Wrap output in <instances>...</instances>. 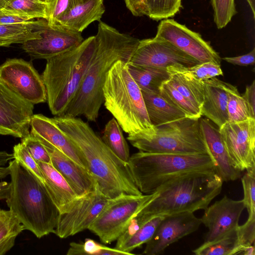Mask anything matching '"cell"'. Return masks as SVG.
<instances>
[{
    "instance_id": "6da1fadb",
    "label": "cell",
    "mask_w": 255,
    "mask_h": 255,
    "mask_svg": "<svg viewBox=\"0 0 255 255\" xmlns=\"http://www.w3.org/2000/svg\"><path fill=\"white\" fill-rule=\"evenodd\" d=\"M95 36L96 47L93 58L63 115L83 116L92 122L97 121L104 103L103 88L109 71L119 60L128 63L139 41L100 21Z\"/></svg>"
},
{
    "instance_id": "7a4b0ae2",
    "label": "cell",
    "mask_w": 255,
    "mask_h": 255,
    "mask_svg": "<svg viewBox=\"0 0 255 255\" xmlns=\"http://www.w3.org/2000/svg\"><path fill=\"white\" fill-rule=\"evenodd\" d=\"M53 119L80 151L87 169L107 198L143 194L135 184L128 163L116 156L87 123L65 115Z\"/></svg>"
},
{
    "instance_id": "3957f363",
    "label": "cell",
    "mask_w": 255,
    "mask_h": 255,
    "mask_svg": "<svg viewBox=\"0 0 255 255\" xmlns=\"http://www.w3.org/2000/svg\"><path fill=\"white\" fill-rule=\"evenodd\" d=\"M223 181L215 171H193L165 182L157 195L134 217L141 227L157 216L205 210L221 192Z\"/></svg>"
},
{
    "instance_id": "277c9868",
    "label": "cell",
    "mask_w": 255,
    "mask_h": 255,
    "mask_svg": "<svg viewBox=\"0 0 255 255\" xmlns=\"http://www.w3.org/2000/svg\"><path fill=\"white\" fill-rule=\"evenodd\" d=\"M8 167L10 190L6 202L9 210L37 238L54 233L60 213L44 184L14 159Z\"/></svg>"
},
{
    "instance_id": "5b68a950",
    "label": "cell",
    "mask_w": 255,
    "mask_h": 255,
    "mask_svg": "<svg viewBox=\"0 0 255 255\" xmlns=\"http://www.w3.org/2000/svg\"><path fill=\"white\" fill-rule=\"evenodd\" d=\"M127 63L116 62L103 88L104 104L123 130L131 136L148 139L155 132L146 111L141 91L129 73Z\"/></svg>"
},
{
    "instance_id": "8992f818",
    "label": "cell",
    "mask_w": 255,
    "mask_h": 255,
    "mask_svg": "<svg viewBox=\"0 0 255 255\" xmlns=\"http://www.w3.org/2000/svg\"><path fill=\"white\" fill-rule=\"evenodd\" d=\"M96 47L95 35L84 39L76 47L46 60L41 76L52 115L64 114L81 84Z\"/></svg>"
},
{
    "instance_id": "52a82bcc",
    "label": "cell",
    "mask_w": 255,
    "mask_h": 255,
    "mask_svg": "<svg viewBox=\"0 0 255 255\" xmlns=\"http://www.w3.org/2000/svg\"><path fill=\"white\" fill-rule=\"evenodd\" d=\"M129 167L136 185L142 193L150 194L169 179L193 171H215L208 154H182L139 151L130 156Z\"/></svg>"
},
{
    "instance_id": "ba28073f",
    "label": "cell",
    "mask_w": 255,
    "mask_h": 255,
    "mask_svg": "<svg viewBox=\"0 0 255 255\" xmlns=\"http://www.w3.org/2000/svg\"><path fill=\"white\" fill-rule=\"evenodd\" d=\"M155 129L154 135L150 138L128 134L127 139L142 152L209 155L201 132L200 119L185 117Z\"/></svg>"
},
{
    "instance_id": "9c48e42d",
    "label": "cell",
    "mask_w": 255,
    "mask_h": 255,
    "mask_svg": "<svg viewBox=\"0 0 255 255\" xmlns=\"http://www.w3.org/2000/svg\"><path fill=\"white\" fill-rule=\"evenodd\" d=\"M122 194L109 202L88 230L105 244L116 241L125 231L132 219L157 195Z\"/></svg>"
},
{
    "instance_id": "30bf717a",
    "label": "cell",
    "mask_w": 255,
    "mask_h": 255,
    "mask_svg": "<svg viewBox=\"0 0 255 255\" xmlns=\"http://www.w3.org/2000/svg\"><path fill=\"white\" fill-rule=\"evenodd\" d=\"M0 81L33 105L47 101L41 76L29 62L21 58L7 59L0 65Z\"/></svg>"
},
{
    "instance_id": "8fae6325",
    "label": "cell",
    "mask_w": 255,
    "mask_h": 255,
    "mask_svg": "<svg viewBox=\"0 0 255 255\" xmlns=\"http://www.w3.org/2000/svg\"><path fill=\"white\" fill-rule=\"evenodd\" d=\"M219 129L233 166L241 172L255 168V119L227 122Z\"/></svg>"
},
{
    "instance_id": "7c38bea8",
    "label": "cell",
    "mask_w": 255,
    "mask_h": 255,
    "mask_svg": "<svg viewBox=\"0 0 255 255\" xmlns=\"http://www.w3.org/2000/svg\"><path fill=\"white\" fill-rule=\"evenodd\" d=\"M154 37L169 41L200 63L221 64V58L219 53L210 43L205 41L199 33L173 19L161 20Z\"/></svg>"
},
{
    "instance_id": "4fadbf2b",
    "label": "cell",
    "mask_w": 255,
    "mask_h": 255,
    "mask_svg": "<svg viewBox=\"0 0 255 255\" xmlns=\"http://www.w3.org/2000/svg\"><path fill=\"white\" fill-rule=\"evenodd\" d=\"M109 200L98 186L94 191L79 198L69 212L60 214L54 234L64 239L88 229Z\"/></svg>"
},
{
    "instance_id": "5bb4252c",
    "label": "cell",
    "mask_w": 255,
    "mask_h": 255,
    "mask_svg": "<svg viewBox=\"0 0 255 255\" xmlns=\"http://www.w3.org/2000/svg\"><path fill=\"white\" fill-rule=\"evenodd\" d=\"M129 63L161 69L174 65L190 67L200 63L169 41L155 37L139 40Z\"/></svg>"
},
{
    "instance_id": "9a60e30c",
    "label": "cell",
    "mask_w": 255,
    "mask_h": 255,
    "mask_svg": "<svg viewBox=\"0 0 255 255\" xmlns=\"http://www.w3.org/2000/svg\"><path fill=\"white\" fill-rule=\"evenodd\" d=\"M33 109L0 81V134L21 139L27 136Z\"/></svg>"
},
{
    "instance_id": "2e32d148",
    "label": "cell",
    "mask_w": 255,
    "mask_h": 255,
    "mask_svg": "<svg viewBox=\"0 0 255 255\" xmlns=\"http://www.w3.org/2000/svg\"><path fill=\"white\" fill-rule=\"evenodd\" d=\"M81 33L60 25L51 26L47 22L40 38L27 41L21 47L32 60H47L80 44L84 40Z\"/></svg>"
},
{
    "instance_id": "e0dca14e",
    "label": "cell",
    "mask_w": 255,
    "mask_h": 255,
    "mask_svg": "<svg viewBox=\"0 0 255 255\" xmlns=\"http://www.w3.org/2000/svg\"><path fill=\"white\" fill-rule=\"evenodd\" d=\"M202 224L193 212H182L164 216L153 235L145 244L143 254L158 255L170 245L196 231Z\"/></svg>"
},
{
    "instance_id": "ac0fdd59",
    "label": "cell",
    "mask_w": 255,
    "mask_h": 255,
    "mask_svg": "<svg viewBox=\"0 0 255 255\" xmlns=\"http://www.w3.org/2000/svg\"><path fill=\"white\" fill-rule=\"evenodd\" d=\"M245 208L243 199L235 200L227 196L208 206L200 218L201 223L208 229L200 246L214 242L237 228Z\"/></svg>"
},
{
    "instance_id": "d6986e66",
    "label": "cell",
    "mask_w": 255,
    "mask_h": 255,
    "mask_svg": "<svg viewBox=\"0 0 255 255\" xmlns=\"http://www.w3.org/2000/svg\"><path fill=\"white\" fill-rule=\"evenodd\" d=\"M40 142L49 153L51 164L63 176L78 197H82L96 189L97 183L87 168L78 164L48 143Z\"/></svg>"
},
{
    "instance_id": "ffe728a7",
    "label": "cell",
    "mask_w": 255,
    "mask_h": 255,
    "mask_svg": "<svg viewBox=\"0 0 255 255\" xmlns=\"http://www.w3.org/2000/svg\"><path fill=\"white\" fill-rule=\"evenodd\" d=\"M30 128V133L39 140L51 145L76 163L87 169L86 162L80 151L53 118L42 114L33 115Z\"/></svg>"
},
{
    "instance_id": "44dd1931",
    "label": "cell",
    "mask_w": 255,
    "mask_h": 255,
    "mask_svg": "<svg viewBox=\"0 0 255 255\" xmlns=\"http://www.w3.org/2000/svg\"><path fill=\"white\" fill-rule=\"evenodd\" d=\"M200 127L209 155L214 161L216 173L223 182L233 181L239 178L242 172L232 165L219 128L207 118H200Z\"/></svg>"
},
{
    "instance_id": "7402d4cb",
    "label": "cell",
    "mask_w": 255,
    "mask_h": 255,
    "mask_svg": "<svg viewBox=\"0 0 255 255\" xmlns=\"http://www.w3.org/2000/svg\"><path fill=\"white\" fill-rule=\"evenodd\" d=\"M203 81L202 116H205L220 128L228 122L227 83L215 77Z\"/></svg>"
},
{
    "instance_id": "603a6c76",
    "label": "cell",
    "mask_w": 255,
    "mask_h": 255,
    "mask_svg": "<svg viewBox=\"0 0 255 255\" xmlns=\"http://www.w3.org/2000/svg\"><path fill=\"white\" fill-rule=\"evenodd\" d=\"M105 11L103 0H73L56 25L82 33L93 22L100 21Z\"/></svg>"
},
{
    "instance_id": "cb8c5ba5",
    "label": "cell",
    "mask_w": 255,
    "mask_h": 255,
    "mask_svg": "<svg viewBox=\"0 0 255 255\" xmlns=\"http://www.w3.org/2000/svg\"><path fill=\"white\" fill-rule=\"evenodd\" d=\"M37 163L43 176L45 186L60 213L69 212L79 197L52 164Z\"/></svg>"
},
{
    "instance_id": "d4e9b609",
    "label": "cell",
    "mask_w": 255,
    "mask_h": 255,
    "mask_svg": "<svg viewBox=\"0 0 255 255\" xmlns=\"http://www.w3.org/2000/svg\"><path fill=\"white\" fill-rule=\"evenodd\" d=\"M146 111L155 127L186 117L180 109L158 92L141 91Z\"/></svg>"
},
{
    "instance_id": "484cf974",
    "label": "cell",
    "mask_w": 255,
    "mask_h": 255,
    "mask_svg": "<svg viewBox=\"0 0 255 255\" xmlns=\"http://www.w3.org/2000/svg\"><path fill=\"white\" fill-rule=\"evenodd\" d=\"M47 22L45 19L38 18L21 23L0 24V47L22 44L40 38L41 29Z\"/></svg>"
},
{
    "instance_id": "4316f807",
    "label": "cell",
    "mask_w": 255,
    "mask_h": 255,
    "mask_svg": "<svg viewBox=\"0 0 255 255\" xmlns=\"http://www.w3.org/2000/svg\"><path fill=\"white\" fill-rule=\"evenodd\" d=\"M169 81L182 95L193 104L201 107L204 98L203 81L199 80L183 70L180 66L167 68Z\"/></svg>"
},
{
    "instance_id": "83f0119b",
    "label": "cell",
    "mask_w": 255,
    "mask_h": 255,
    "mask_svg": "<svg viewBox=\"0 0 255 255\" xmlns=\"http://www.w3.org/2000/svg\"><path fill=\"white\" fill-rule=\"evenodd\" d=\"M127 67L141 91L158 92L161 84L170 76L167 69L139 66L129 62Z\"/></svg>"
},
{
    "instance_id": "f1b7e54d",
    "label": "cell",
    "mask_w": 255,
    "mask_h": 255,
    "mask_svg": "<svg viewBox=\"0 0 255 255\" xmlns=\"http://www.w3.org/2000/svg\"><path fill=\"white\" fill-rule=\"evenodd\" d=\"M25 229L10 210L0 209V255H4L14 245L17 236Z\"/></svg>"
},
{
    "instance_id": "f546056e",
    "label": "cell",
    "mask_w": 255,
    "mask_h": 255,
    "mask_svg": "<svg viewBox=\"0 0 255 255\" xmlns=\"http://www.w3.org/2000/svg\"><path fill=\"white\" fill-rule=\"evenodd\" d=\"M50 8V0H9L3 9L32 20L35 18L47 20Z\"/></svg>"
},
{
    "instance_id": "4dcf8cb0",
    "label": "cell",
    "mask_w": 255,
    "mask_h": 255,
    "mask_svg": "<svg viewBox=\"0 0 255 255\" xmlns=\"http://www.w3.org/2000/svg\"><path fill=\"white\" fill-rule=\"evenodd\" d=\"M122 130L116 120L112 118L105 125L102 139L116 156L128 163L129 150Z\"/></svg>"
},
{
    "instance_id": "1f68e13d",
    "label": "cell",
    "mask_w": 255,
    "mask_h": 255,
    "mask_svg": "<svg viewBox=\"0 0 255 255\" xmlns=\"http://www.w3.org/2000/svg\"><path fill=\"white\" fill-rule=\"evenodd\" d=\"M164 217L157 216L148 220L125 241L116 244L115 248L133 255L131 253L133 250L146 244L151 239Z\"/></svg>"
},
{
    "instance_id": "d6a6232c",
    "label": "cell",
    "mask_w": 255,
    "mask_h": 255,
    "mask_svg": "<svg viewBox=\"0 0 255 255\" xmlns=\"http://www.w3.org/2000/svg\"><path fill=\"white\" fill-rule=\"evenodd\" d=\"M238 245L237 227L219 240L206 246H200L192 252L196 255H236Z\"/></svg>"
},
{
    "instance_id": "836d02e7",
    "label": "cell",
    "mask_w": 255,
    "mask_h": 255,
    "mask_svg": "<svg viewBox=\"0 0 255 255\" xmlns=\"http://www.w3.org/2000/svg\"><path fill=\"white\" fill-rule=\"evenodd\" d=\"M159 92L170 103L183 112L186 117L201 118V110L182 95L171 85L168 79L161 84Z\"/></svg>"
},
{
    "instance_id": "e575fe53",
    "label": "cell",
    "mask_w": 255,
    "mask_h": 255,
    "mask_svg": "<svg viewBox=\"0 0 255 255\" xmlns=\"http://www.w3.org/2000/svg\"><path fill=\"white\" fill-rule=\"evenodd\" d=\"M228 122L236 123L252 119L245 101L237 88L227 83Z\"/></svg>"
},
{
    "instance_id": "d590c367",
    "label": "cell",
    "mask_w": 255,
    "mask_h": 255,
    "mask_svg": "<svg viewBox=\"0 0 255 255\" xmlns=\"http://www.w3.org/2000/svg\"><path fill=\"white\" fill-rule=\"evenodd\" d=\"M67 255H130L129 254L111 248L95 240L85 239L83 243L71 242Z\"/></svg>"
},
{
    "instance_id": "8d00e7d4",
    "label": "cell",
    "mask_w": 255,
    "mask_h": 255,
    "mask_svg": "<svg viewBox=\"0 0 255 255\" xmlns=\"http://www.w3.org/2000/svg\"><path fill=\"white\" fill-rule=\"evenodd\" d=\"M181 7V0H148L147 15L154 20L174 16Z\"/></svg>"
},
{
    "instance_id": "74e56055",
    "label": "cell",
    "mask_w": 255,
    "mask_h": 255,
    "mask_svg": "<svg viewBox=\"0 0 255 255\" xmlns=\"http://www.w3.org/2000/svg\"><path fill=\"white\" fill-rule=\"evenodd\" d=\"M210 2L217 27L224 28L237 12L235 0H210Z\"/></svg>"
},
{
    "instance_id": "f35d334b",
    "label": "cell",
    "mask_w": 255,
    "mask_h": 255,
    "mask_svg": "<svg viewBox=\"0 0 255 255\" xmlns=\"http://www.w3.org/2000/svg\"><path fill=\"white\" fill-rule=\"evenodd\" d=\"M13 150L14 159L16 160L23 168L44 184V179L38 164L26 147L21 142L15 145Z\"/></svg>"
},
{
    "instance_id": "ab89813d",
    "label": "cell",
    "mask_w": 255,
    "mask_h": 255,
    "mask_svg": "<svg viewBox=\"0 0 255 255\" xmlns=\"http://www.w3.org/2000/svg\"><path fill=\"white\" fill-rule=\"evenodd\" d=\"M244 190L243 199L249 214V219L255 218V168L246 171L241 179Z\"/></svg>"
},
{
    "instance_id": "60d3db41",
    "label": "cell",
    "mask_w": 255,
    "mask_h": 255,
    "mask_svg": "<svg viewBox=\"0 0 255 255\" xmlns=\"http://www.w3.org/2000/svg\"><path fill=\"white\" fill-rule=\"evenodd\" d=\"M181 68L193 77L201 81L223 75L220 65L212 62L200 63L192 67L181 66Z\"/></svg>"
},
{
    "instance_id": "b9f144b4",
    "label": "cell",
    "mask_w": 255,
    "mask_h": 255,
    "mask_svg": "<svg viewBox=\"0 0 255 255\" xmlns=\"http://www.w3.org/2000/svg\"><path fill=\"white\" fill-rule=\"evenodd\" d=\"M27 148L33 158L37 162L51 164L49 153L40 141L30 133L21 138V142Z\"/></svg>"
},
{
    "instance_id": "7bdbcfd3",
    "label": "cell",
    "mask_w": 255,
    "mask_h": 255,
    "mask_svg": "<svg viewBox=\"0 0 255 255\" xmlns=\"http://www.w3.org/2000/svg\"><path fill=\"white\" fill-rule=\"evenodd\" d=\"M239 245L236 255L246 247L254 244L255 240V218L249 219L238 227Z\"/></svg>"
},
{
    "instance_id": "ee69618b",
    "label": "cell",
    "mask_w": 255,
    "mask_h": 255,
    "mask_svg": "<svg viewBox=\"0 0 255 255\" xmlns=\"http://www.w3.org/2000/svg\"><path fill=\"white\" fill-rule=\"evenodd\" d=\"M50 8L48 21L51 25H55L58 19L69 8L73 0H50Z\"/></svg>"
},
{
    "instance_id": "f6af8a7d",
    "label": "cell",
    "mask_w": 255,
    "mask_h": 255,
    "mask_svg": "<svg viewBox=\"0 0 255 255\" xmlns=\"http://www.w3.org/2000/svg\"><path fill=\"white\" fill-rule=\"evenodd\" d=\"M223 59L236 65L247 66L254 65L255 62V48L246 54L235 57H226Z\"/></svg>"
},
{
    "instance_id": "bcb514c9",
    "label": "cell",
    "mask_w": 255,
    "mask_h": 255,
    "mask_svg": "<svg viewBox=\"0 0 255 255\" xmlns=\"http://www.w3.org/2000/svg\"><path fill=\"white\" fill-rule=\"evenodd\" d=\"M127 7L135 16L147 15L148 0H124Z\"/></svg>"
},
{
    "instance_id": "7dc6e473",
    "label": "cell",
    "mask_w": 255,
    "mask_h": 255,
    "mask_svg": "<svg viewBox=\"0 0 255 255\" xmlns=\"http://www.w3.org/2000/svg\"><path fill=\"white\" fill-rule=\"evenodd\" d=\"M248 107L251 117L255 119V81L247 86L244 94L242 95Z\"/></svg>"
},
{
    "instance_id": "c3c4849f",
    "label": "cell",
    "mask_w": 255,
    "mask_h": 255,
    "mask_svg": "<svg viewBox=\"0 0 255 255\" xmlns=\"http://www.w3.org/2000/svg\"><path fill=\"white\" fill-rule=\"evenodd\" d=\"M32 19L28 17L9 13L0 9V24H10L26 22ZM33 20V19H32Z\"/></svg>"
},
{
    "instance_id": "681fc988",
    "label": "cell",
    "mask_w": 255,
    "mask_h": 255,
    "mask_svg": "<svg viewBox=\"0 0 255 255\" xmlns=\"http://www.w3.org/2000/svg\"><path fill=\"white\" fill-rule=\"evenodd\" d=\"M10 184L6 181H0V200H6L10 193Z\"/></svg>"
},
{
    "instance_id": "f907efd6",
    "label": "cell",
    "mask_w": 255,
    "mask_h": 255,
    "mask_svg": "<svg viewBox=\"0 0 255 255\" xmlns=\"http://www.w3.org/2000/svg\"><path fill=\"white\" fill-rule=\"evenodd\" d=\"M13 159H14L13 153L0 151V166H4L9 160Z\"/></svg>"
},
{
    "instance_id": "816d5d0a",
    "label": "cell",
    "mask_w": 255,
    "mask_h": 255,
    "mask_svg": "<svg viewBox=\"0 0 255 255\" xmlns=\"http://www.w3.org/2000/svg\"><path fill=\"white\" fill-rule=\"evenodd\" d=\"M244 255H255V249L254 244L245 247L239 254Z\"/></svg>"
},
{
    "instance_id": "f5cc1de1",
    "label": "cell",
    "mask_w": 255,
    "mask_h": 255,
    "mask_svg": "<svg viewBox=\"0 0 255 255\" xmlns=\"http://www.w3.org/2000/svg\"><path fill=\"white\" fill-rule=\"evenodd\" d=\"M9 175L8 167L0 166V180Z\"/></svg>"
},
{
    "instance_id": "db71d44e",
    "label": "cell",
    "mask_w": 255,
    "mask_h": 255,
    "mask_svg": "<svg viewBox=\"0 0 255 255\" xmlns=\"http://www.w3.org/2000/svg\"><path fill=\"white\" fill-rule=\"evenodd\" d=\"M248 2L251 9L252 12L253 14V17L255 18V0H246Z\"/></svg>"
},
{
    "instance_id": "11a10c76",
    "label": "cell",
    "mask_w": 255,
    "mask_h": 255,
    "mask_svg": "<svg viewBox=\"0 0 255 255\" xmlns=\"http://www.w3.org/2000/svg\"><path fill=\"white\" fill-rule=\"evenodd\" d=\"M9 1V0H0V9L4 8Z\"/></svg>"
}]
</instances>
